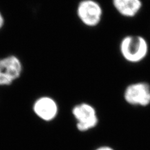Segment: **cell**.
I'll return each mask as SVG.
<instances>
[{
    "instance_id": "5b68a950",
    "label": "cell",
    "mask_w": 150,
    "mask_h": 150,
    "mask_svg": "<svg viewBox=\"0 0 150 150\" xmlns=\"http://www.w3.org/2000/svg\"><path fill=\"white\" fill-rule=\"evenodd\" d=\"M124 95L129 104L147 106L150 104V86L144 82L129 84L126 88Z\"/></svg>"
},
{
    "instance_id": "277c9868",
    "label": "cell",
    "mask_w": 150,
    "mask_h": 150,
    "mask_svg": "<svg viewBox=\"0 0 150 150\" xmlns=\"http://www.w3.org/2000/svg\"><path fill=\"white\" fill-rule=\"evenodd\" d=\"M72 114L76 121V128L81 132L92 129L98 125L96 111L88 103H81L75 105L72 109Z\"/></svg>"
},
{
    "instance_id": "ba28073f",
    "label": "cell",
    "mask_w": 150,
    "mask_h": 150,
    "mask_svg": "<svg viewBox=\"0 0 150 150\" xmlns=\"http://www.w3.org/2000/svg\"><path fill=\"white\" fill-rule=\"evenodd\" d=\"M6 23L5 17H4L3 13L0 10V31H1L4 28Z\"/></svg>"
},
{
    "instance_id": "52a82bcc",
    "label": "cell",
    "mask_w": 150,
    "mask_h": 150,
    "mask_svg": "<svg viewBox=\"0 0 150 150\" xmlns=\"http://www.w3.org/2000/svg\"><path fill=\"white\" fill-rule=\"evenodd\" d=\"M112 4L120 15L129 18L137 16L143 6L142 0H112Z\"/></svg>"
},
{
    "instance_id": "9c48e42d",
    "label": "cell",
    "mask_w": 150,
    "mask_h": 150,
    "mask_svg": "<svg viewBox=\"0 0 150 150\" xmlns=\"http://www.w3.org/2000/svg\"><path fill=\"white\" fill-rule=\"evenodd\" d=\"M95 150H114L112 148H111L110 146H100L99 148H96Z\"/></svg>"
},
{
    "instance_id": "8992f818",
    "label": "cell",
    "mask_w": 150,
    "mask_h": 150,
    "mask_svg": "<svg viewBox=\"0 0 150 150\" xmlns=\"http://www.w3.org/2000/svg\"><path fill=\"white\" fill-rule=\"evenodd\" d=\"M33 110L40 119L51 121L56 118L58 113V106L52 98L47 96L40 97L33 105Z\"/></svg>"
},
{
    "instance_id": "6da1fadb",
    "label": "cell",
    "mask_w": 150,
    "mask_h": 150,
    "mask_svg": "<svg viewBox=\"0 0 150 150\" xmlns=\"http://www.w3.org/2000/svg\"><path fill=\"white\" fill-rule=\"evenodd\" d=\"M120 51L126 62L138 63L146 58L149 52V45L142 36L127 35L120 41Z\"/></svg>"
},
{
    "instance_id": "3957f363",
    "label": "cell",
    "mask_w": 150,
    "mask_h": 150,
    "mask_svg": "<svg viewBox=\"0 0 150 150\" xmlns=\"http://www.w3.org/2000/svg\"><path fill=\"white\" fill-rule=\"evenodd\" d=\"M23 71L20 58L9 54L0 58V86H10L20 78Z\"/></svg>"
},
{
    "instance_id": "7a4b0ae2",
    "label": "cell",
    "mask_w": 150,
    "mask_h": 150,
    "mask_svg": "<svg viewBox=\"0 0 150 150\" xmlns=\"http://www.w3.org/2000/svg\"><path fill=\"white\" fill-rule=\"evenodd\" d=\"M76 15L84 26L95 28L102 21L103 9L96 0H79L76 7Z\"/></svg>"
}]
</instances>
